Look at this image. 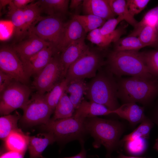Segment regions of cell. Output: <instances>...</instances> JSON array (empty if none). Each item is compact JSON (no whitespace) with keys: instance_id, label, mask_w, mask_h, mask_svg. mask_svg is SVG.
I'll list each match as a JSON object with an SVG mask.
<instances>
[{"instance_id":"obj_19","label":"cell","mask_w":158,"mask_h":158,"mask_svg":"<svg viewBox=\"0 0 158 158\" xmlns=\"http://www.w3.org/2000/svg\"><path fill=\"white\" fill-rule=\"evenodd\" d=\"M85 15H92L105 20L114 18L107 0H84L82 5Z\"/></svg>"},{"instance_id":"obj_42","label":"cell","mask_w":158,"mask_h":158,"mask_svg":"<svg viewBox=\"0 0 158 158\" xmlns=\"http://www.w3.org/2000/svg\"><path fill=\"white\" fill-rule=\"evenodd\" d=\"M81 142V149L80 152L77 154L72 157L59 158H86V151L83 145V140L80 141ZM41 158H48L42 156Z\"/></svg>"},{"instance_id":"obj_46","label":"cell","mask_w":158,"mask_h":158,"mask_svg":"<svg viewBox=\"0 0 158 158\" xmlns=\"http://www.w3.org/2000/svg\"><path fill=\"white\" fill-rule=\"evenodd\" d=\"M116 158H145L135 157L128 156L122 154H120Z\"/></svg>"},{"instance_id":"obj_14","label":"cell","mask_w":158,"mask_h":158,"mask_svg":"<svg viewBox=\"0 0 158 158\" xmlns=\"http://www.w3.org/2000/svg\"><path fill=\"white\" fill-rule=\"evenodd\" d=\"M58 52L56 48L51 45L46 47L30 59L27 71L30 77L35 75L49 63L53 56Z\"/></svg>"},{"instance_id":"obj_20","label":"cell","mask_w":158,"mask_h":158,"mask_svg":"<svg viewBox=\"0 0 158 158\" xmlns=\"http://www.w3.org/2000/svg\"><path fill=\"white\" fill-rule=\"evenodd\" d=\"M124 28H119L113 32L106 35L102 34L99 28L89 32L87 36V39L92 43L96 44L101 48H105L112 42L115 43L123 34Z\"/></svg>"},{"instance_id":"obj_26","label":"cell","mask_w":158,"mask_h":158,"mask_svg":"<svg viewBox=\"0 0 158 158\" xmlns=\"http://www.w3.org/2000/svg\"><path fill=\"white\" fill-rule=\"evenodd\" d=\"M75 109L69 96L64 92L56 105L51 119L55 120L72 117Z\"/></svg>"},{"instance_id":"obj_3","label":"cell","mask_w":158,"mask_h":158,"mask_svg":"<svg viewBox=\"0 0 158 158\" xmlns=\"http://www.w3.org/2000/svg\"><path fill=\"white\" fill-rule=\"evenodd\" d=\"M101 68L96 76L87 83L85 95L90 101L114 111L120 106L118 101L117 81L107 68L105 70Z\"/></svg>"},{"instance_id":"obj_11","label":"cell","mask_w":158,"mask_h":158,"mask_svg":"<svg viewBox=\"0 0 158 158\" xmlns=\"http://www.w3.org/2000/svg\"><path fill=\"white\" fill-rule=\"evenodd\" d=\"M0 71L15 80L27 85L30 77L22 61L12 47L3 46L0 49Z\"/></svg>"},{"instance_id":"obj_32","label":"cell","mask_w":158,"mask_h":158,"mask_svg":"<svg viewBox=\"0 0 158 158\" xmlns=\"http://www.w3.org/2000/svg\"><path fill=\"white\" fill-rule=\"evenodd\" d=\"M69 83L68 80L64 78L50 91L45 94L47 102L54 112L60 99L65 92Z\"/></svg>"},{"instance_id":"obj_49","label":"cell","mask_w":158,"mask_h":158,"mask_svg":"<svg viewBox=\"0 0 158 158\" xmlns=\"http://www.w3.org/2000/svg\"><path fill=\"white\" fill-rule=\"evenodd\" d=\"M156 29L157 30V32H158V27H156Z\"/></svg>"},{"instance_id":"obj_31","label":"cell","mask_w":158,"mask_h":158,"mask_svg":"<svg viewBox=\"0 0 158 158\" xmlns=\"http://www.w3.org/2000/svg\"><path fill=\"white\" fill-rule=\"evenodd\" d=\"M158 21V6L148 11L134 27V29L128 36H138L144 27L147 25L156 27Z\"/></svg>"},{"instance_id":"obj_45","label":"cell","mask_w":158,"mask_h":158,"mask_svg":"<svg viewBox=\"0 0 158 158\" xmlns=\"http://www.w3.org/2000/svg\"><path fill=\"white\" fill-rule=\"evenodd\" d=\"M12 1V0H0V8H2V7L7 5H9Z\"/></svg>"},{"instance_id":"obj_50","label":"cell","mask_w":158,"mask_h":158,"mask_svg":"<svg viewBox=\"0 0 158 158\" xmlns=\"http://www.w3.org/2000/svg\"></svg>"},{"instance_id":"obj_36","label":"cell","mask_w":158,"mask_h":158,"mask_svg":"<svg viewBox=\"0 0 158 158\" xmlns=\"http://www.w3.org/2000/svg\"><path fill=\"white\" fill-rule=\"evenodd\" d=\"M125 143L127 151L133 154L138 155L142 153L147 147L146 139L143 138L127 141Z\"/></svg>"},{"instance_id":"obj_2","label":"cell","mask_w":158,"mask_h":158,"mask_svg":"<svg viewBox=\"0 0 158 158\" xmlns=\"http://www.w3.org/2000/svg\"><path fill=\"white\" fill-rule=\"evenodd\" d=\"M84 124L86 133L94 138L92 145L95 148L103 145L107 151L106 158H111L112 152L120 145V138L124 131V126L116 120L95 117L87 118Z\"/></svg>"},{"instance_id":"obj_48","label":"cell","mask_w":158,"mask_h":158,"mask_svg":"<svg viewBox=\"0 0 158 158\" xmlns=\"http://www.w3.org/2000/svg\"><path fill=\"white\" fill-rule=\"evenodd\" d=\"M158 27V21H157V24L156 26V27Z\"/></svg>"},{"instance_id":"obj_4","label":"cell","mask_w":158,"mask_h":158,"mask_svg":"<svg viewBox=\"0 0 158 158\" xmlns=\"http://www.w3.org/2000/svg\"><path fill=\"white\" fill-rule=\"evenodd\" d=\"M107 63V69L118 78L123 75L154 77L150 73L138 51L114 50L108 55Z\"/></svg>"},{"instance_id":"obj_25","label":"cell","mask_w":158,"mask_h":158,"mask_svg":"<svg viewBox=\"0 0 158 158\" xmlns=\"http://www.w3.org/2000/svg\"><path fill=\"white\" fill-rule=\"evenodd\" d=\"M8 14L15 27V35L18 38H22L24 35L25 21L23 9L16 8L12 0L9 4Z\"/></svg>"},{"instance_id":"obj_15","label":"cell","mask_w":158,"mask_h":158,"mask_svg":"<svg viewBox=\"0 0 158 158\" xmlns=\"http://www.w3.org/2000/svg\"><path fill=\"white\" fill-rule=\"evenodd\" d=\"M144 108L136 103L123 104L116 109L112 111L121 118L127 120L130 125L134 126L141 123L147 117L145 114Z\"/></svg>"},{"instance_id":"obj_6","label":"cell","mask_w":158,"mask_h":158,"mask_svg":"<svg viewBox=\"0 0 158 158\" xmlns=\"http://www.w3.org/2000/svg\"><path fill=\"white\" fill-rule=\"evenodd\" d=\"M104 64L102 55L89 49L69 66L65 78L69 83L77 80L92 78Z\"/></svg>"},{"instance_id":"obj_22","label":"cell","mask_w":158,"mask_h":158,"mask_svg":"<svg viewBox=\"0 0 158 158\" xmlns=\"http://www.w3.org/2000/svg\"><path fill=\"white\" fill-rule=\"evenodd\" d=\"M69 2L68 0H40L36 2L41 13L60 16L67 13Z\"/></svg>"},{"instance_id":"obj_24","label":"cell","mask_w":158,"mask_h":158,"mask_svg":"<svg viewBox=\"0 0 158 158\" xmlns=\"http://www.w3.org/2000/svg\"><path fill=\"white\" fill-rule=\"evenodd\" d=\"M20 114L16 112L13 114H8L0 118V138L5 141L12 132L20 130L18 126V121L21 118Z\"/></svg>"},{"instance_id":"obj_12","label":"cell","mask_w":158,"mask_h":158,"mask_svg":"<svg viewBox=\"0 0 158 158\" xmlns=\"http://www.w3.org/2000/svg\"><path fill=\"white\" fill-rule=\"evenodd\" d=\"M28 35L29 37L27 39L12 47L23 63L26 71L32 57L43 48L53 45L33 33H29Z\"/></svg>"},{"instance_id":"obj_35","label":"cell","mask_w":158,"mask_h":158,"mask_svg":"<svg viewBox=\"0 0 158 158\" xmlns=\"http://www.w3.org/2000/svg\"><path fill=\"white\" fill-rule=\"evenodd\" d=\"M140 55L151 73L158 77V50L140 52Z\"/></svg>"},{"instance_id":"obj_30","label":"cell","mask_w":158,"mask_h":158,"mask_svg":"<svg viewBox=\"0 0 158 158\" xmlns=\"http://www.w3.org/2000/svg\"><path fill=\"white\" fill-rule=\"evenodd\" d=\"M25 25L24 35L28 34L29 30L36 22H38L42 17L40 9L36 2L32 3L23 9Z\"/></svg>"},{"instance_id":"obj_47","label":"cell","mask_w":158,"mask_h":158,"mask_svg":"<svg viewBox=\"0 0 158 158\" xmlns=\"http://www.w3.org/2000/svg\"><path fill=\"white\" fill-rule=\"evenodd\" d=\"M153 148L158 151V138L156 140Z\"/></svg>"},{"instance_id":"obj_41","label":"cell","mask_w":158,"mask_h":158,"mask_svg":"<svg viewBox=\"0 0 158 158\" xmlns=\"http://www.w3.org/2000/svg\"><path fill=\"white\" fill-rule=\"evenodd\" d=\"M24 154L16 152L8 151L3 154L0 158H24Z\"/></svg>"},{"instance_id":"obj_23","label":"cell","mask_w":158,"mask_h":158,"mask_svg":"<svg viewBox=\"0 0 158 158\" xmlns=\"http://www.w3.org/2000/svg\"><path fill=\"white\" fill-rule=\"evenodd\" d=\"M87 89V83L84 79L75 80L69 82L65 92L70 95L69 98L76 109L84 99Z\"/></svg>"},{"instance_id":"obj_5","label":"cell","mask_w":158,"mask_h":158,"mask_svg":"<svg viewBox=\"0 0 158 158\" xmlns=\"http://www.w3.org/2000/svg\"><path fill=\"white\" fill-rule=\"evenodd\" d=\"M84 119L73 116L71 117L55 120L50 118L46 124H43L42 128L47 132L52 133L56 141H70L82 138L86 133L84 124Z\"/></svg>"},{"instance_id":"obj_18","label":"cell","mask_w":158,"mask_h":158,"mask_svg":"<svg viewBox=\"0 0 158 158\" xmlns=\"http://www.w3.org/2000/svg\"><path fill=\"white\" fill-rule=\"evenodd\" d=\"M112 114L106 107L97 103L83 99L75 110L73 116L85 120L87 118Z\"/></svg>"},{"instance_id":"obj_8","label":"cell","mask_w":158,"mask_h":158,"mask_svg":"<svg viewBox=\"0 0 158 158\" xmlns=\"http://www.w3.org/2000/svg\"><path fill=\"white\" fill-rule=\"evenodd\" d=\"M60 54L56 53L48 64L35 76L32 85L37 92L44 94L50 91L65 78Z\"/></svg>"},{"instance_id":"obj_21","label":"cell","mask_w":158,"mask_h":158,"mask_svg":"<svg viewBox=\"0 0 158 158\" xmlns=\"http://www.w3.org/2000/svg\"><path fill=\"white\" fill-rule=\"evenodd\" d=\"M29 135L21 130L11 133L5 140L8 151L16 152L24 154L28 148Z\"/></svg>"},{"instance_id":"obj_38","label":"cell","mask_w":158,"mask_h":158,"mask_svg":"<svg viewBox=\"0 0 158 158\" xmlns=\"http://www.w3.org/2000/svg\"><path fill=\"white\" fill-rule=\"evenodd\" d=\"M124 20L120 16H118L116 18H113L107 20L104 24L99 28L101 33L102 35H106L114 32L118 24Z\"/></svg>"},{"instance_id":"obj_39","label":"cell","mask_w":158,"mask_h":158,"mask_svg":"<svg viewBox=\"0 0 158 158\" xmlns=\"http://www.w3.org/2000/svg\"><path fill=\"white\" fill-rule=\"evenodd\" d=\"M10 76L0 71V92L13 80Z\"/></svg>"},{"instance_id":"obj_27","label":"cell","mask_w":158,"mask_h":158,"mask_svg":"<svg viewBox=\"0 0 158 158\" xmlns=\"http://www.w3.org/2000/svg\"><path fill=\"white\" fill-rule=\"evenodd\" d=\"M153 123L151 119L147 117L140 125L132 132L125 135L120 140V145L124 143L141 138L147 139L149 138L150 132L153 127Z\"/></svg>"},{"instance_id":"obj_44","label":"cell","mask_w":158,"mask_h":158,"mask_svg":"<svg viewBox=\"0 0 158 158\" xmlns=\"http://www.w3.org/2000/svg\"><path fill=\"white\" fill-rule=\"evenodd\" d=\"M153 120V122H154L158 126V105L155 110Z\"/></svg>"},{"instance_id":"obj_28","label":"cell","mask_w":158,"mask_h":158,"mask_svg":"<svg viewBox=\"0 0 158 158\" xmlns=\"http://www.w3.org/2000/svg\"><path fill=\"white\" fill-rule=\"evenodd\" d=\"M113 13L118 16L121 17L127 23L134 27L138 22L130 13L126 1L124 0H107Z\"/></svg>"},{"instance_id":"obj_29","label":"cell","mask_w":158,"mask_h":158,"mask_svg":"<svg viewBox=\"0 0 158 158\" xmlns=\"http://www.w3.org/2000/svg\"><path fill=\"white\" fill-rule=\"evenodd\" d=\"M80 23L86 34L101 27L106 21L98 16L90 14L74 15L72 17Z\"/></svg>"},{"instance_id":"obj_16","label":"cell","mask_w":158,"mask_h":158,"mask_svg":"<svg viewBox=\"0 0 158 158\" xmlns=\"http://www.w3.org/2000/svg\"><path fill=\"white\" fill-rule=\"evenodd\" d=\"M85 31L79 22L72 18L65 23L62 37L57 48L58 52H61L72 42L85 36Z\"/></svg>"},{"instance_id":"obj_43","label":"cell","mask_w":158,"mask_h":158,"mask_svg":"<svg viewBox=\"0 0 158 158\" xmlns=\"http://www.w3.org/2000/svg\"><path fill=\"white\" fill-rule=\"evenodd\" d=\"M83 0H71V1L69 7L72 10L76 9L82 5Z\"/></svg>"},{"instance_id":"obj_33","label":"cell","mask_w":158,"mask_h":158,"mask_svg":"<svg viewBox=\"0 0 158 158\" xmlns=\"http://www.w3.org/2000/svg\"><path fill=\"white\" fill-rule=\"evenodd\" d=\"M114 51H138L145 47L138 37L128 36L120 39L115 43Z\"/></svg>"},{"instance_id":"obj_10","label":"cell","mask_w":158,"mask_h":158,"mask_svg":"<svg viewBox=\"0 0 158 158\" xmlns=\"http://www.w3.org/2000/svg\"><path fill=\"white\" fill-rule=\"evenodd\" d=\"M65 23L60 16L42 17L36 25L30 28L28 34L32 33L35 34L52 44L57 50L62 37Z\"/></svg>"},{"instance_id":"obj_40","label":"cell","mask_w":158,"mask_h":158,"mask_svg":"<svg viewBox=\"0 0 158 158\" xmlns=\"http://www.w3.org/2000/svg\"><path fill=\"white\" fill-rule=\"evenodd\" d=\"M33 0H13L12 2L14 6L17 8L23 9L29 4L33 2Z\"/></svg>"},{"instance_id":"obj_37","label":"cell","mask_w":158,"mask_h":158,"mask_svg":"<svg viewBox=\"0 0 158 158\" xmlns=\"http://www.w3.org/2000/svg\"><path fill=\"white\" fill-rule=\"evenodd\" d=\"M149 0H128L127 6L130 14L133 16L140 13L146 7Z\"/></svg>"},{"instance_id":"obj_17","label":"cell","mask_w":158,"mask_h":158,"mask_svg":"<svg viewBox=\"0 0 158 158\" xmlns=\"http://www.w3.org/2000/svg\"><path fill=\"white\" fill-rule=\"evenodd\" d=\"M56 141L54 135L50 132L30 136L28 147L29 158H41L42 153L46 147Z\"/></svg>"},{"instance_id":"obj_13","label":"cell","mask_w":158,"mask_h":158,"mask_svg":"<svg viewBox=\"0 0 158 158\" xmlns=\"http://www.w3.org/2000/svg\"><path fill=\"white\" fill-rule=\"evenodd\" d=\"M85 39L84 36L72 42L60 54L65 76L69 66L90 49L85 43Z\"/></svg>"},{"instance_id":"obj_7","label":"cell","mask_w":158,"mask_h":158,"mask_svg":"<svg viewBox=\"0 0 158 158\" xmlns=\"http://www.w3.org/2000/svg\"><path fill=\"white\" fill-rule=\"evenodd\" d=\"M31 93L27 85L13 79L0 92V115H7L18 109H22L30 99Z\"/></svg>"},{"instance_id":"obj_34","label":"cell","mask_w":158,"mask_h":158,"mask_svg":"<svg viewBox=\"0 0 158 158\" xmlns=\"http://www.w3.org/2000/svg\"><path fill=\"white\" fill-rule=\"evenodd\" d=\"M138 37L145 47H158V32L155 27L145 26L141 31Z\"/></svg>"},{"instance_id":"obj_9","label":"cell","mask_w":158,"mask_h":158,"mask_svg":"<svg viewBox=\"0 0 158 158\" xmlns=\"http://www.w3.org/2000/svg\"><path fill=\"white\" fill-rule=\"evenodd\" d=\"M22 109L21 121L29 126L46 124L54 112L47 102L45 94L37 92L32 95Z\"/></svg>"},{"instance_id":"obj_1","label":"cell","mask_w":158,"mask_h":158,"mask_svg":"<svg viewBox=\"0 0 158 158\" xmlns=\"http://www.w3.org/2000/svg\"><path fill=\"white\" fill-rule=\"evenodd\" d=\"M118 97L123 104H149L158 95V77L118 78Z\"/></svg>"}]
</instances>
